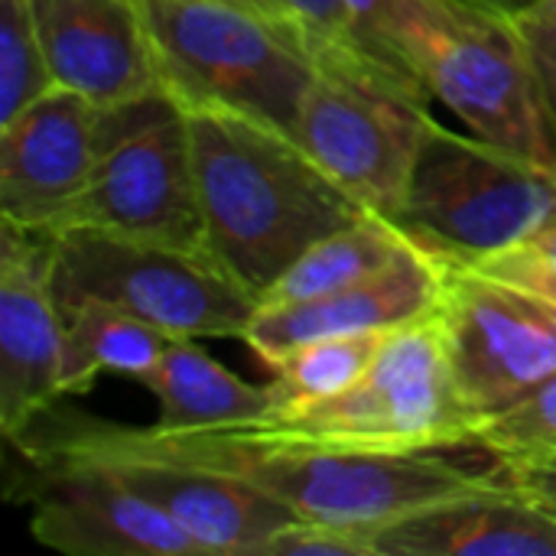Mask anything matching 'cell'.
I'll use <instances>...</instances> for the list:
<instances>
[{"label":"cell","instance_id":"obj_4","mask_svg":"<svg viewBox=\"0 0 556 556\" xmlns=\"http://www.w3.org/2000/svg\"><path fill=\"white\" fill-rule=\"evenodd\" d=\"M147 20L179 104H222L296 134L313 46L293 20L225 0H147Z\"/></svg>","mask_w":556,"mask_h":556},{"label":"cell","instance_id":"obj_5","mask_svg":"<svg viewBox=\"0 0 556 556\" xmlns=\"http://www.w3.org/2000/svg\"><path fill=\"white\" fill-rule=\"evenodd\" d=\"M46 238L59 309L98 300L173 339H241L257 313V296L205 248L101 228H62Z\"/></svg>","mask_w":556,"mask_h":556},{"label":"cell","instance_id":"obj_7","mask_svg":"<svg viewBox=\"0 0 556 556\" xmlns=\"http://www.w3.org/2000/svg\"><path fill=\"white\" fill-rule=\"evenodd\" d=\"M62 228L205 248L189 117L166 88L101 108L94 166Z\"/></svg>","mask_w":556,"mask_h":556},{"label":"cell","instance_id":"obj_19","mask_svg":"<svg viewBox=\"0 0 556 556\" xmlns=\"http://www.w3.org/2000/svg\"><path fill=\"white\" fill-rule=\"evenodd\" d=\"M414 248H417V241L394 218L365 212L362 218L313 241L261 293L257 306L300 303V300H316V296L345 290L352 283H362L375 274H381L384 267H391Z\"/></svg>","mask_w":556,"mask_h":556},{"label":"cell","instance_id":"obj_24","mask_svg":"<svg viewBox=\"0 0 556 556\" xmlns=\"http://www.w3.org/2000/svg\"><path fill=\"white\" fill-rule=\"evenodd\" d=\"M508 20L515 23V33L521 39L556 156V0H534Z\"/></svg>","mask_w":556,"mask_h":556},{"label":"cell","instance_id":"obj_11","mask_svg":"<svg viewBox=\"0 0 556 556\" xmlns=\"http://www.w3.org/2000/svg\"><path fill=\"white\" fill-rule=\"evenodd\" d=\"M46 453L101 463L163 515H169L199 547V556H257V551L300 515L251 485L212 466L173 459L143 450L121 427H88L65 433Z\"/></svg>","mask_w":556,"mask_h":556},{"label":"cell","instance_id":"obj_22","mask_svg":"<svg viewBox=\"0 0 556 556\" xmlns=\"http://www.w3.org/2000/svg\"><path fill=\"white\" fill-rule=\"evenodd\" d=\"M55 88L29 0H0V124Z\"/></svg>","mask_w":556,"mask_h":556},{"label":"cell","instance_id":"obj_9","mask_svg":"<svg viewBox=\"0 0 556 556\" xmlns=\"http://www.w3.org/2000/svg\"><path fill=\"white\" fill-rule=\"evenodd\" d=\"M407 59L469 134L538 163L554 160L521 39L505 13L479 0H427Z\"/></svg>","mask_w":556,"mask_h":556},{"label":"cell","instance_id":"obj_12","mask_svg":"<svg viewBox=\"0 0 556 556\" xmlns=\"http://www.w3.org/2000/svg\"><path fill=\"white\" fill-rule=\"evenodd\" d=\"M46 456L29 515L36 544L68 556H199L169 515L101 463Z\"/></svg>","mask_w":556,"mask_h":556},{"label":"cell","instance_id":"obj_17","mask_svg":"<svg viewBox=\"0 0 556 556\" xmlns=\"http://www.w3.org/2000/svg\"><path fill=\"white\" fill-rule=\"evenodd\" d=\"M378 556H556V518L508 479L469 489L375 531Z\"/></svg>","mask_w":556,"mask_h":556},{"label":"cell","instance_id":"obj_2","mask_svg":"<svg viewBox=\"0 0 556 556\" xmlns=\"http://www.w3.org/2000/svg\"><path fill=\"white\" fill-rule=\"evenodd\" d=\"M208 254L257 300L319 238L371 212L296 134L222 104H182Z\"/></svg>","mask_w":556,"mask_h":556},{"label":"cell","instance_id":"obj_29","mask_svg":"<svg viewBox=\"0 0 556 556\" xmlns=\"http://www.w3.org/2000/svg\"><path fill=\"white\" fill-rule=\"evenodd\" d=\"M479 3H485V7H492V10H498V13H505V16H515V13H521L525 7H531L534 0H479Z\"/></svg>","mask_w":556,"mask_h":556},{"label":"cell","instance_id":"obj_30","mask_svg":"<svg viewBox=\"0 0 556 556\" xmlns=\"http://www.w3.org/2000/svg\"><path fill=\"white\" fill-rule=\"evenodd\" d=\"M225 3H238V7H251V10H261V13H274V16H283V20H290L274 0H225Z\"/></svg>","mask_w":556,"mask_h":556},{"label":"cell","instance_id":"obj_15","mask_svg":"<svg viewBox=\"0 0 556 556\" xmlns=\"http://www.w3.org/2000/svg\"><path fill=\"white\" fill-rule=\"evenodd\" d=\"M59 88L121 104L163 88L147 0H29Z\"/></svg>","mask_w":556,"mask_h":556},{"label":"cell","instance_id":"obj_13","mask_svg":"<svg viewBox=\"0 0 556 556\" xmlns=\"http://www.w3.org/2000/svg\"><path fill=\"white\" fill-rule=\"evenodd\" d=\"M101 104L49 88L0 124V218L20 231L52 235L85 189L98 150Z\"/></svg>","mask_w":556,"mask_h":556},{"label":"cell","instance_id":"obj_10","mask_svg":"<svg viewBox=\"0 0 556 556\" xmlns=\"http://www.w3.org/2000/svg\"><path fill=\"white\" fill-rule=\"evenodd\" d=\"M440 261L443 293L437 319L456 381L485 420L556 375V300L476 264Z\"/></svg>","mask_w":556,"mask_h":556},{"label":"cell","instance_id":"obj_6","mask_svg":"<svg viewBox=\"0 0 556 556\" xmlns=\"http://www.w3.org/2000/svg\"><path fill=\"white\" fill-rule=\"evenodd\" d=\"M556 218L547 163L433 121L394 222L427 251L466 264L498 257Z\"/></svg>","mask_w":556,"mask_h":556},{"label":"cell","instance_id":"obj_16","mask_svg":"<svg viewBox=\"0 0 556 556\" xmlns=\"http://www.w3.org/2000/svg\"><path fill=\"white\" fill-rule=\"evenodd\" d=\"M440 293H443V261L417 244L381 274L352 283L345 290L316 300H300V303L257 306L241 339L270 368L287 352L319 339L384 332L424 319L437 309Z\"/></svg>","mask_w":556,"mask_h":556},{"label":"cell","instance_id":"obj_25","mask_svg":"<svg viewBox=\"0 0 556 556\" xmlns=\"http://www.w3.org/2000/svg\"><path fill=\"white\" fill-rule=\"evenodd\" d=\"M257 556H378L375 538L352 528H336L323 521H293L277 531Z\"/></svg>","mask_w":556,"mask_h":556},{"label":"cell","instance_id":"obj_27","mask_svg":"<svg viewBox=\"0 0 556 556\" xmlns=\"http://www.w3.org/2000/svg\"><path fill=\"white\" fill-rule=\"evenodd\" d=\"M309 39H349L358 42L352 10L345 0H274ZM362 46V42H358Z\"/></svg>","mask_w":556,"mask_h":556},{"label":"cell","instance_id":"obj_26","mask_svg":"<svg viewBox=\"0 0 556 556\" xmlns=\"http://www.w3.org/2000/svg\"><path fill=\"white\" fill-rule=\"evenodd\" d=\"M476 267L495 274V277H505L511 283H521L541 296H551L556 300V218L547 222L534 238H528L525 244L498 254V257H489V261H479Z\"/></svg>","mask_w":556,"mask_h":556},{"label":"cell","instance_id":"obj_8","mask_svg":"<svg viewBox=\"0 0 556 556\" xmlns=\"http://www.w3.org/2000/svg\"><path fill=\"white\" fill-rule=\"evenodd\" d=\"M482 417L466 401L437 309L397 326L371 368L342 394L264 427L368 450H424L476 443Z\"/></svg>","mask_w":556,"mask_h":556},{"label":"cell","instance_id":"obj_18","mask_svg":"<svg viewBox=\"0 0 556 556\" xmlns=\"http://www.w3.org/2000/svg\"><path fill=\"white\" fill-rule=\"evenodd\" d=\"M143 388H150L160 401V417L147 427L160 437L251 427L270 420L274 414L270 384L244 381L199 349L195 339H173Z\"/></svg>","mask_w":556,"mask_h":556},{"label":"cell","instance_id":"obj_31","mask_svg":"<svg viewBox=\"0 0 556 556\" xmlns=\"http://www.w3.org/2000/svg\"><path fill=\"white\" fill-rule=\"evenodd\" d=\"M547 169H551V179H554V186H556V156L547 163Z\"/></svg>","mask_w":556,"mask_h":556},{"label":"cell","instance_id":"obj_14","mask_svg":"<svg viewBox=\"0 0 556 556\" xmlns=\"http://www.w3.org/2000/svg\"><path fill=\"white\" fill-rule=\"evenodd\" d=\"M65 319L49 287V238L3 225L0 244V430L26 440L62 394Z\"/></svg>","mask_w":556,"mask_h":556},{"label":"cell","instance_id":"obj_3","mask_svg":"<svg viewBox=\"0 0 556 556\" xmlns=\"http://www.w3.org/2000/svg\"><path fill=\"white\" fill-rule=\"evenodd\" d=\"M296 140L362 205L394 218L417 153L433 127L430 91L349 39H309Z\"/></svg>","mask_w":556,"mask_h":556},{"label":"cell","instance_id":"obj_23","mask_svg":"<svg viewBox=\"0 0 556 556\" xmlns=\"http://www.w3.org/2000/svg\"><path fill=\"white\" fill-rule=\"evenodd\" d=\"M476 443L495 450L508 463L556 456V375L489 414L476 430Z\"/></svg>","mask_w":556,"mask_h":556},{"label":"cell","instance_id":"obj_21","mask_svg":"<svg viewBox=\"0 0 556 556\" xmlns=\"http://www.w3.org/2000/svg\"><path fill=\"white\" fill-rule=\"evenodd\" d=\"M391 332L394 329L332 336V339H319V342H309V345L287 352L280 362L270 365V371H274V381H270L274 414H270V420L300 414L319 401H329V397L349 391L371 368V362L378 358V352Z\"/></svg>","mask_w":556,"mask_h":556},{"label":"cell","instance_id":"obj_20","mask_svg":"<svg viewBox=\"0 0 556 556\" xmlns=\"http://www.w3.org/2000/svg\"><path fill=\"white\" fill-rule=\"evenodd\" d=\"M65 319V365H62V394H81L94 384L98 375H121L147 381L160 365L173 336L163 329L98 300L72 303L62 309Z\"/></svg>","mask_w":556,"mask_h":556},{"label":"cell","instance_id":"obj_28","mask_svg":"<svg viewBox=\"0 0 556 556\" xmlns=\"http://www.w3.org/2000/svg\"><path fill=\"white\" fill-rule=\"evenodd\" d=\"M508 469H511V482L556 518V456L518 459L508 463Z\"/></svg>","mask_w":556,"mask_h":556},{"label":"cell","instance_id":"obj_1","mask_svg":"<svg viewBox=\"0 0 556 556\" xmlns=\"http://www.w3.org/2000/svg\"><path fill=\"white\" fill-rule=\"evenodd\" d=\"M143 450L248 479L306 521L365 531L440 498L508 479V459L482 443L368 450L277 433L264 424L160 437L124 430Z\"/></svg>","mask_w":556,"mask_h":556}]
</instances>
